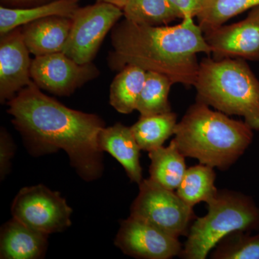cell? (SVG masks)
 I'll list each match as a JSON object with an SVG mask.
<instances>
[{
    "label": "cell",
    "instance_id": "obj_12",
    "mask_svg": "<svg viewBox=\"0 0 259 259\" xmlns=\"http://www.w3.org/2000/svg\"><path fill=\"white\" fill-rule=\"evenodd\" d=\"M26 47L22 29H15L0 40V101L11 99L26 88L32 80V61Z\"/></svg>",
    "mask_w": 259,
    "mask_h": 259
},
{
    "label": "cell",
    "instance_id": "obj_19",
    "mask_svg": "<svg viewBox=\"0 0 259 259\" xmlns=\"http://www.w3.org/2000/svg\"><path fill=\"white\" fill-rule=\"evenodd\" d=\"M177 123V115L171 111L141 116L131 128L141 149L149 152L163 146L175 135Z\"/></svg>",
    "mask_w": 259,
    "mask_h": 259
},
{
    "label": "cell",
    "instance_id": "obj_7",
    "mask_svg": "<svg viewBox=\"0 0 259 259\" xmlns=\"http://www.w3.org/2000/svg\"><path fill=\"white\" fill-rule=\"evenodd\" d=\"M122 16V9L109 3L80 7L62 52L79 64L93 62L107 34Z\"/></svg>",
    "mask_w": 259,
    "mask_h": 259
},
{
    "label": "cell",
    "instance_id": "obj_23",
    "mask_svg": "<svg viewBox=\"0 0 259 259\" xmlns=\"http://www.w3.org/2000/svg\"><path fill=\"white\" fill-rule=\"evenodd\" d=\"M257 6L259 0H206L203 9L197 17L198 25L204 32Z\"/></svg>",
    "mask_w": 259,
    "mask_h": 259
},
{
    "label": "cell",
    "instance_id": "obj_13",
    "mask_svg": "<svg viewBox=\"0 0 259 259\" xmlns=\"http://www.w3.org/2000/svg\"><path fill=\"white\" fill-rule=\"evenodd\" d=\"M49 236L13 218L1 228L0 258H41L47 252Z\"/></svg>",
    "mask_w": 259,
    "mask_h": 259
},
{
    "label": "cell",
    "instance_id": "obj_9",
    "mask_svg": "<svg viewBox=\"0 0 259 259\" xmlns=\"http://www.w3.org/2000/svg\"><path fill=\"white\" fill-rule=\"evenodd\" d=\"M30 73L32 81L40 90L58 96L72 95L100 74L93 62L79 64L63 52L35 56Z\"/></svg>",
    "mask_w": 259,
    "mask_h": 259
},
{
    "label": "cell",
    "instance_id": "obj_11",
    "mask_svg": "<svg viewBox=\"0 0 259 259\" xmlns=\"http://www.w3.org/2000/svg\"><path fill=\"white\" fill-rule=\"evenodd\" d=\"M204 36L216 60L259 61V6L252 8L244 20L210 29Z\"/></svg>",
    "mask_w": 259,
    "mask_h": 259
},
{
    "label": "cell",
    "instance_id": "obj_20",
    "mask_svg": "<svg viewBox=\"0 0 259 259\" xmlns=\"http://www.w3.org/2000/svg\"><path fill=\"white\" fill-rule=\"evenodd\" d=\"M216 174L214 168L199 163L190 167L185 172L177 194L185 203L194 207L199 202L208 203L218 190L214 185Z\"/></svg>",
    "mask_w": 259,
    "mask_h": 259
},
{
    "label": "cell",
    "instance_id": "obj_5",
    "mask_svg": "<svg viewBox=\"0 0 259 259\" xmlns=\"http://www.w3.org/2000/svg\"><path fill=\"white\" fill-rule=\"evenodd\" d=\"M207 204V214L196 218L191 226L180 258H206L215 245L230 233L259 229V207L246 194L218 190Z\"/></svg>",
    "mask_w": 259,
    "mask_h": 259
},
{
    "label": "cell",
    "instance_id": "obj_1",
    "mask_svg": "<svg viewBox=\"0 0 259 259\" xmlns=\"http://www.w3.org/2000/svg\"><path fill=\"white\" fill-rule=\"evenodd\" d=\"M13 125L35 156L64 150L78 175L86 182L103 173V152L99 135L105 127L101 117L65 106L42 93L32 81L8 102Z\"/></svg>",
    "mask_w": 259,
    "mask_h": 259
},
{
    "label": "cell",
    "instance_id": "obj_22",
    "mask_svg": "<svg viewBox=\"0 0 259 259\" xmlns=\"http://www.w3.org/2000/svg\"><path fill=\"white\" fill-rule=\"evenodd\" d=\"M125 19L135 23L161 26L180 18L168 0H127Z\"/></svg>",
    "mask_w": 259,
    "mask_h": 259
},
{
    "label": "cell",
    "instance_id": "obj_4",
    "mask_svg": "<svg viewBox=\"0 0 259 259\" xmlns=\"http://www.w3.org/2000/svg\"><path fill=\"white\" fill-rule=\"evenodd\" d=\"M194 87L196 101L226 115L243 117L259 131V80L244 59L204 58Z\"/></svg>",
    "mask_w": 259,
    "mask_h": 259
},
{
    "label": "cell",
    "instance_id": "obj_16",
    "mask_svg": "<svg viewBox=\"0 0 259 259\" xmlns=\"http://www.w3.org/2000/svg\"><path fill=\"white\" fill-rule=\"evenodd\" d=\"M80 8L79 0H53L36 6L0 7V35L36 20L53 16L72 18Z\"/></svg>",
    "mask_w": 259,
    "mask_h": 259
},
{
    "label": "cell",
    "instance_id": "obj_27",
    "mask_svg": "<svg viewBox=\"0 0 259 259\" xmlns=\"http://www.w3.org/2000/svg\"><path fill=\"white\" fill-rule=\"evenodd\" d=\"M51 1L53 0H1L5 5H10L13 8H23L28 7L29 5H40Z\"/></svg>",
    "mask_w": 259,
    "mask_h": 259
},
{
    "label": "cell",
    "instance_id": "obj_10",
    "mask_svg": "<svg viewBox=\"0 0 259 259\" xmlns=\"http://www.w3.org/2000/svg\"><path fill=\"white\" fill-rule=\"evenodd\" d=\"M115 244L125 254L142 259L173 258L183 248L177 237L131 215L120 223Z\"/></svg>",
    "mask_w": 259,
    "mask_h": 259
},
{
    "label": "cell",
    "instance_id": "obj_2",
    "mask_svg": "<svg viewBox=\"0 0 259 259\" xmlns=\"http://www.w3.org/2000/svg\"><path fill=\"white\" fill-rule=\"evenodd\" d=\"M112 69L135 65L146 71L166 75L174 83L194 86L199 63L197 54H210L203 31L194 18L174 26L142 25L124 19L112 29Z\"/></svg>",
    "mask_w": 259,
    "mask_h": 259
},
{
    "label": "cell",
    "instance_id": "obj_6",
    "mask_svg": "<svg viewBox=\"0 0 259 259\" xmlns=\"http://www.w3.org/2000/svg\"><path fill=\"white\" fill-rule=\"evenodd\" d=\"M139 193L131 207V214L177 238L187 236L196 219L193 207L177 192L151 179L139 184Z\"/></svg>",
    "mask_w": 259,
    "mask_h": 259
},
{
    "label": "cell",
    "instance_id": "obj_18",
    "mask_svg": "<svg viewBox=\"0 0 259 259\" xmlns=\"http://www.w3.org/2000/svg\"><path fill=\"white\" fill-rule=\"evenodd\" d=\"M146 76V71L135 65H127L120 70L110 85L111 106L122 114L136 110Z\"/></svg>",
    "mask_w": 259,
    "mask_h": 259
},
{
    "label": "cell",
    "instance_id": "obj_17",
    "mask_svg": "<svg viewBox=\"0 0 259 259\" xmlns=\"http://www.w3.org/2000/svg\"><path fill=\"white\" fill-rule=\"evenodd\" d=\"M151 160L150 179L170 190H177L183 180L186 166L185 156L172 139L166 147L156 148L148 152Z\"/></svg>",
    "mask_w": 259,
    "mask_h": 259
},
{
    "label": "cell",
    "instance_id": "obj_25",
    "mask_svg": "<svg viewBox=\"0 0 259 259\" xmlns=\"http://www.w3.org/2000/svg\"><path fill=\"white\" fill-rule=\"evenodd\" d=\"M15 144L11 136L5 128L0 132V178L8 176L11 167V160L15 154Z\"/></svg>",
    "mask_w": 259,
    "mask_h": 259
},
{
    "label": "cell",
    "instance_id": "obj_21",
    "mask_svg": "<svg viewBox=\"0 0 259 259\" xmlns=\"http://www.w3.org/2000/svg\"><path fill=\"white\" fill-rule=\"evenodd\" d=\"M172 84L174 83L166 75L146 71L144 88L136 107L140 115L151 116L171 112L168 95Z\"/></svg>",
    "mask_w": 259,
    "mask_h": 259
},
{
    "label": "cell",
    "instance_id": "obj_15",
    "mask_svg": "<svg viewBox=\"0 0 259 259\" xmlns=\"http://www.w3.org/2000/svg\"><path fill=\"white\" fill-rule=\"evenodd\" d=\"M72 18L53 16L21 27L24 40L35 56L62 52L69 37Z\"/></svg>",
    "mask_w": 259,
    "mask_h": 259
},
{
    "label": "cell",
    "instance_id": "obj_14",
    "mask_svg": "<svg viewBox=\"0 0 259 259\" xmlns=\"http://www.w3.org/2000/svg\"><path fill=\"white\" fill-rule=\"evenodd\" d=\"M99 148L110 153L122 165L130 180L139 185L143 180V168L140 163V148L131 127L117 122L104 127L99 135Z\"/></svg>",
    "mask_w": 259,
    "mask_h": 259
},
{
    "label": "cell",
    "instance_id": "obj_3",
    "mask_svg": "<svg viewBox=\"0 0 259 259\" xmlns=\"http://www.w3.org/2000/svg\"><path fill=\"white\" fill-rule=\"evenodd\" d=\"M175 136L185 157L226 171L252 144L253 130L245 121L233 120L196 101L177 123Z\"/></svg>",
    "mask_w": 259,
    "mask_h": 259
},
{
    "label": "cell",
    "instance_id": "obj_8",
    "mask_svg": "<svg viewBox=\"0 0 259 259\" xmlns=\"http://www.w3.org/2000/svg\"><path fill=\"white\" fill-rule=\"evenodd\" d=\"M72 212L59 192L42 185L21 189L11 207L13 218L48 235L69 228Z\"/></svg>",
    "mask_w": 259,
    "mask_h": 259
},
{
    "label": "cell",
    "instance_id": "obj_24",
    "mask_svg": "<svg viewBox=\"0 0 259 259\" xmlns=\"http://www.w3.org/2000/svg\"><path fill=\"white\" fill-rule=\"evenodd\" d=\"M212 259H259V233L235 231L223 238L212 251Z\"/></svg>",
    "mask_w": 259,
    "mask_h": 259
},
{
    "label": "cell",
    "instance_id": "obj_28",
    "mask_svg": "<svg viewBox=\"0 0 259 259\" xmlns=\"http://www.w3.org/2000/svg\"><path fill=\"white\" fill-rule=\"evenodd\" d=\"M126 1L127 0H96V2H98V3H109V4L115 5L122 10L125 7Z\"/></svg>",
    "mask_w": 259,
    "mask_h": 259
},
{
    "label": "cell",
    "instance_id": "obj_26",
    "mask_svg": "<svg viewBox=\"0 0 259 259\" xmlns=\"http://www.w3.org/2000/svg\"><path fill=\"white\" fill-rule=\"evenodd\" d=\"M181 19L194 18L203 9L206 0H168Z\"/></svg>",
    "mask_w": 259,
    "mask_h": 259
}]
</instances>
